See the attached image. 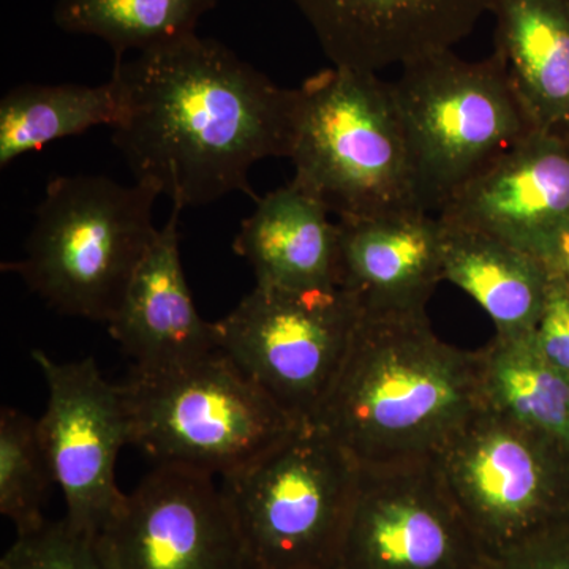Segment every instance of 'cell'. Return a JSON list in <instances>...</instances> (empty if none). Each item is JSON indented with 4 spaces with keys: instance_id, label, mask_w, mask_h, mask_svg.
Instances as JSON below:
<instances>
[{
    "instance_id": "cell-27",
    "label": "cell",
    "mask_w": 569,
    "mask_h": 569,
    "mask_svg": "<svg viewBox=\"0 0 569 569\" xmlns=\"http://www.w3.org/2000/svg\"><path fill=\"white\" fill-rule=\"evenodd\" d=\"M548 266L550 272L565 277L569 282V230L561 236L556 252L550 258Z\"/></svg>"
},
{
    "instance_id": "cell-19",
    "label": "cell",
    "mask_w": 569,
    "mask_h": 569,
    "mask_svg": "<svg viewBox=\"0 0 569 569\" xmlns=\"http://www.w3.org/2000/svg\"><path fill=\"white\" fill-rule=\"evenodd\" d=\"M438 220L445 280L485 309L497 336L535 332L552 277L546 261L486 231Z\"/></svg>"
},
{
    "instance_id": "cell-2",
    "label": "cell",
    "mask_w": 569,
    "mask_h": 569,
    "mask_svg": "<svg viewBox=\"0 0 569 569\" xmlns=\"http://www.w3.org/2000/svg\"><path fill=\"white\" fill-rule=\"evenodd\" d=\"M485 407L478 351L433 332L426 309L362 312L312 425L359 466L433 459Z\"/></svg>"
},
{
    "instance_id": "cell-14",
    "label": "cell",
    "mask_w": 569,
    "mask_h": 569,
    "mask_svg": "<svg viewBox=\"0 0 569 569\" xmlns=\"http://www.w3.org/2000/svg\"><path fill=\"white\" fill-rule=\"evenodd\" d=\"M336 67H406L475 31L489 0H295Z\"/></svg>"
},
{
    "instance_id": "cell-20",
    "label": "cell",
    "mask_w": 569,
    "mask_h": 569,
    "mask_svg": "<svg viewBox=\"0 0 569 569\" xmlns=\"http://www.w3.org/2000/svg\"><path fill=\"white\" fill-rule=\"evenodd\" d=\"M121 86L20 84L0 100V168L63 138L122 121Z\"/></svg>"
},
{
    "instance_id": "cell-25",
    "label": "cell",
    "mask_w": 569,
    "mask_h": 569,
    "mask_svg": "<svg viewBox=\"0 0 569 569\" xmlns=\"http://www.w3.org/2000/svg\"><path fill=\"white\" fill-rule=\"evenodd\" d=\"M482 569H569V518L490 557Z\"/></svg>"
},
{
    "instance_id": "cell-15",
    "label": "cell",
    "mask_w": 569,
    "mask_h": 569,
    "mask_svg": "<svg viewBox=\"0 0 569 569\" xmlns=\"http://www.w3.org/2000/svg\"><path fill=\"white\" fill-rule=\"evenodd\" d=\"M173 208L134 272L108 331L137 372H162L220 351L217 323L204 320L187 283Z\"/></svg>"
},
{
    "instance_id": "cell-9",
    "label": "cell",
    "mask_w": 569,
    "mask_h": 569,
    "mask_svg": "<svg viewBox=\"0 0 569 569\" xmlns=\"http://www.w3.org/2000/svg\"><path fill=\"white\" fill-rule=\"evenodd\" d=\"M361 307L339 284H254L216 321L219 346L298 421L312 425L339 376Z\"/></svg>"
},
{
    "instance_id": "cell-12",
    "label": "cell",
    "mask_w": 569,
    "mask_h": 569,
    "mask_svg": "<svg viewBox=\"0 0 569 569\" xmlns=\"http://www.w3.org/2000/svg\"><path fill=\"white\" fill-rule=\"evenodd\" d=\"M108 569H252L213 477L157 466L96 538Z\"/></svg>"
},
{
    "instance_id": "cell-13",
    "label": "cell",
    "mask_w": 569,
    "mask_h": 569,
    "mask_svg": "<svg viewBox=\"0 0 569 569\" xmlns=\"http://www.w3.org/2000/svg\"><path fill=\"white\" fill-rule=\"evenodd\" d=\"M438 217L549 263L569 230V138L535 130L449 198Z\"/></svg>"
},
{
    "instance_id": "cell-6",
    "label": "cell",
    "mask_w": 569,
    "mask_h": 569,
    "mask_svg": "<svg viewBox=\"0 0 569 569\" xmlns=\"http://www.w3.org/2000/svg\"><path fill=\"white\" fill-rule=\"evenodd\" d=\"M391 91L427 212H440L460 187L537 130L497 52L478 62L452 50L427 56L402 67Z\"/></svg>"
},
{
    "instance_id": "cell-3",
    "label": "cell",
    "mask_w": 569,
    "mask_h": 569,
    "mask_svg": "<svg viewBox=\"0 0 569 569\" xmlns=\"http://www.w3.org/2000/svg\"><path fill=\"white\" fill-rule=\"evenodd\" d=\"M160 194L107 176H58L36 209L24 257L3 263L62 316L110 323L160 228Z\"/></svg>"
},
{
    "instance_id": "cell-10",
    "label": "cell",
    "mask_w": 569,
    "mask_h": 569,
    "mask_svg": "<svg viewBox=\"0 0 569 569\" xmlns=\"http://www.w3.org/2000/svg\"><path fill=\"white\" fill-rule=\"evenodd\" d=\"M436 459L359 466L337 569H482Z\"/></svg>"
},
{
    "instance_id": "cell-21",
    "label": "cell",
    "mask_w": 569,
    "mask_h": 569,
    "mask_svg": "<svg viewBox=\"0 0 569 569\" xmlns=\"http://www.w3.org/2000/svg\"><path fill=\"white\" fill-rule=\"evenodd\" d=\"M485 406L569 449V380L526 336L493 337L478 351Z\"/></svg>"
},
{
    "instance_id": "cell-24",
    "label": "cell",
    "mask_w": 569,
    "mask_h": 569,
    "mask_svg": "<svg viewBox=\"0 0 569 569\" xmlns=\"http://www.w3.org/2000/svg\"><path fill=\"white\" fill-rule=\"evenodd\" d=\"M0 569H108L96 539L74 530L66 519L18 535L0 560Z\"/></svg>"
},
{
    "instance_id": "cell-8",
    "label": "cell",
    "mask_w": 569,
    "mask_h": 569,
    "mask_svg": "<svg viewBox=\"0 0 569 569\" xmlns=\"http://www.w3.org/2000/svg\"><path fill=\"white\" fill-rule=\"evenodd\" d=\"M488 559L569 518V449L489 407L436 456Z\"/></svg>"
},
{
    "instance_id": "cell-23",
    "label": "cell",
    "mask_w": 569,
    "mask_h": 569,
    "mask_svg": "<svg viewBox=\"0 0 569 569\" xmlns=\"http://www.w3.org/2000/svg\"><path fill=\"white\" fill-rule=\"evenodd\" d=\"M56 485L39 433V422L17 408L0 411V512L18 535L48 522L44 501Z\"/></svg>"
},
{
    "instance_id": "cell-5",
    "label": "cell",
    "mask_w": 569,
    "mask_h": 569,
    "mask_svg": "<svg viewBox=\"0 0 569 569\" xmlns=\"http://www.w3.org/2000/svg\"><path fill=\"white\" fill-rule=\"evenodd\" d=\"M130 445L157 466L230 477L306 426L222 350L162 370H130L121 383Z\"/></svg>"
},
{
    "instance_id": "cell-7",
    "label": "cell",
    "mask_w": 569,
    "mask_h": 569,
    "mask_svg": "<svg viewBox=\"0 0 569 569\" xmlns=\"http://www.w3.org/2000/svg\"><path fill=\"white\" fill-rule=\"evenodd\" d=\"M359 463L313 425L222 478L252 569H337Z\"/></svg>"
},
{
    "instance_id": "cell-4",
    "label": "cell",
    "mask_w": 569,
    "mask_h": 569,
    "mask_svg": "<svg viewBox=\"0 0 569 569\" xmlns=\"http://www.w3.org/2000/svg\"><path fill=\"white\" fill-rule=\"evenodd\" d=\"M288 159L339 219L422 209L391 82L372 71L332 66L296 88Z\"/></svg>"
},
{
    "instance_id": "cell-18",
    "label": "cell",
    "mask_w": 569,
    "mask_h": 569,
    "mask_svg": "<svg viewBox=\"0 0 569 569\" xmlns=\"http://www.w3.org/2000/svg\"><path fill=\"white\" fill-rule=\"evenodd\" d=\"M496 50L535 129L569 138V0H489Z\"/></svg>"
},
{
    "instance_id": "cell-16",
    "label": "cell",
    "mask_w": 569,
    "mask_h": 569,
    "mask_svg": "<svg viewBox=\"0 0 569 569\" xmlns=\"http://www.w3.org/2000/svg\"><path fill=\"white\" fill-rule=\"evenodd\" d=\"M339 284L362 312L426 309L445 280L441 223L425 209L339 219Z\"/></svg>"
},
{
    "instance_id": "cell-22",
    "label": "cell",
    "mask_w": 569,
    "mask_h": 569,
    "mask_svg": "<svg viewBox=\"0 0 569 569\" xmlns=\"http://www.w3.org/2000/svg\"><path fill=\"white\" fill-rule=\"evenodd\" d=\"M217 0H58L54 22L63 32L97 37L116 61L197 32Z\"/></svg>"
},
{
    "instance_id": "cell-17",
    "label": "cell",
    "mask_w": 569,
    "mask_h": 569,
    "mask_svg": "<svg viewBox=\"0 0 569 569\" xmlns=\"http://www.w3.org/2000/svg\"><path fill=\"white\" fill-rule=\"evenodd\" d=\"M317 197L290 181L258 198L233 250L252 266L257 284L282 288L339 284V227ZM340 287V284H339Z\"/></svg>"
},
{
    "instance_id": "cell-11",
    "label": "cell",
    "mask_w": 569,
    "mask_h": 569,
    "mask_svg": "<svg viewBox=\"0 0 569 569\" xmlns=\"http://www.w3.org/2000/svg\"><path fill=\"white\" fill-rule=\"evenodd\" d=\"M32 359L48 387L39 419L41 445L67 505V522L96 539L123 496L116 462L130 445V422L121 385L110 383L96 359L59 362L44 351Z\"/></svg>"
},
{
    "instance_id": "cell-26",
    "label": "cell",
    "mask_w": 569,
    "mask_h": 569,
    "mask_svg": "<svg viewBox=\"0 0 569 569\" xmlns=\"http://www.w3.org/2000/svg\"><path fill=\"white\" fill-rule=\"evenodd\" d=\"M533 339L541 355L569 380V282L553 272Z\"/></svg>"
},
{
    "instance_id": "cell-1",
    "label": "cell",
    "mask_w": 569,
    "mask_h": 569,
    "mask_svg": "<svg viewBox=\"0 0 569 569\" xmlns=\"http://www.w3.org/2000/svg\"><path fill=\"white\" fill-rule=\"evenodd\" d=\"M122 121L112 142L134 182L200 208L254 198L250 170L290 156L296 89L277 86L230 48L197 32L114 62Z\"/></svg>"
}]
</instances>
